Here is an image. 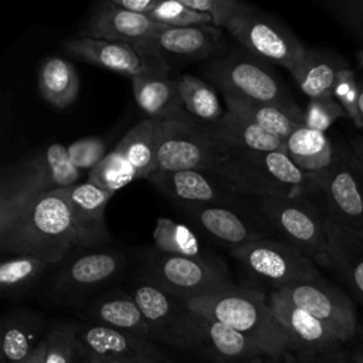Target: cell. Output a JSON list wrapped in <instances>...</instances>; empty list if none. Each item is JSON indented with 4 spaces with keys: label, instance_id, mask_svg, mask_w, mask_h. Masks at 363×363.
<instances>
[{
    "label": "cell",
    "instance_id": "37",
    "mask_svg": "<svg viewBox=\"0 0 363 363\" xmlns=\"http://www.w3.org/2000/svg\"><path fill=\"white\" fill-rule=\"evenodd\" d=\"M136 179V172L130 163L118 149H113L91 172H88L86 180L113 196L119 189Z\"/></svg>",
    "mask_w": 363,
    "mask_h": 363
},
{
    "label": "cell",
    "instance_id": "19",
    "mask_svg": "<svg viewBox=\"0 0 363 363\" xmlns=\"http://www.w3.org/2000/svg\"><path fill=\"white\" fill-rule=\"evenodd\" d=\"M138 106L153 121H179L190 116L183 105L177 82L169 75L166 61H157L146 72L130 78Z\"/></svg>",
    "mask_w": 363,
    "mask_h": 363
},
{
    "label": "cell",
    "instance_id": "26",
    "mask_svg": "<svg viewBox=\"0 0 363 363\" xmlns=\"http://www.w3.org/2000/svg\"><path fill=\"white\" fill-rule=\"evenodd\" d=\"M208 132L220 143L254 152H281L286 153V140L231 113L225 112L224 116L211 123L206 125ZM288 155V153H286Z\"/></svg>",
    "mask_w": 363,
    "mask_h": 363
},
{
    "label": "cell",
    "instance_id": "50",
    "mask_svg": "<svg viewBox=\"0 0 363 363\" xmlns=\"http://www.w3.org/2000/svg\"><path fill=\"white\" fill-rule=\"evenodd\" d=\"M357 108H359V115L363 123V84H359V99H357Z\"/></svg>",
    "mask_w": 363,
    "mask_h": 363
},
{
    "label": "cell",
    "instance_id": "4",
    "mask_svg": "<svg viewBox=\"0 0 363 363\" xmlns=\"http://www.w3.org/2000/svg\"><path fill=\"white\" fill-rule=\"evenodd\" d=\"M126 264L125 254L113 248H75L57 264L44 289L45 299L55 306L78 305L115 281Z\"/></svg>",
    "mask_w": 363,
    "mask_h": 363
},
{
    "label": "cell",
    "instance_id": "12",
    "mask_svg": "<svg viewBox=\"0 0 363 363\" xmlns=\"http://www.w3.org/2000/svg\"><path fill=\"white\" fill-rule=\"evenodd\" d=\"M275 292L323 322L342 343L356 335L357 318L350 298L320 277L275 289Z\"/></svg>",
    "mask_w": 363,
    "mask_h": 363
},
{
    "label": "cell",
    "instance_id": "18",
    "mask_svg": "<svg viewBox=\"0 0 363 363\" xmlns=\"http://www.w3.org/2000/svg\"><path fill=\"white\" fill-rule=\"evenodd\" d=\"M69 206L77 248H96L111 240L105 221V210L111 193L86 182L62 189Z\"/></svg>",
    "mask_w": 363,
    "mask_h": 363
},
{
    "label": "cell",
    "instance_id": "29",
    "mask_svg": "<svg viewBox=\"0 0 363 363\" xmlns=\"http://www.w3.org/2000/svg\"><path fill=\"white\" fill-rule=\"evenodd\" d=\"M336 147L325 132L299 126L286 138V153L303 172L323 174L335 159Z\"/></svg>",
    "mask_w": 363,
    "mask_h": 363
},
{
    "label": "cell",
    "instance_id": "16",
    "mask_svg": "<svg viewBox=\"0 0 363 363\" xmlns=\"http://www.w3.org/2000/svg\"><path fill=\"white\" fill-rule=\"evenodd\" d=\"M77 343L82 359L115 357L130 363H157L164 357L146 337L86 322L78 325Z\"/></svg>",
    "mask_w": 363,
    "mask_h": 363
},
{
    "label": "cell",
    "instance_id": "46",
    "mask_svg": "<svg viewBox=\"0 0 363 363\" xmlns=\"http://www.w3.org/2000/svg\"><path fill=\"white\" fill-rule=\"evenodd\" d=\"M111 1L126 11L143 14V16H149L156 7V4L159 3V0H111Z\"/></svg>",
    "mask_w": 363,
    "mask_h": 363
},
{
    "label": "cell",
    "instance_id": "11",
    "mask_svg": "<svg viewBox=\"0 0 363 363\" xmlns=\"http://www.w3.org/2000/svg\"><path fill=\"white\" fill-rule=\"evenodd\" d=\"M230 254L247 275L272 286V291L320 277L311 258L282 240L267 237Z\"/></svg>",
    "mask_w": 363,
    "mask_h": 363
},
{
    "label": "cell",
    "instance_id": "52",
    "mask_svg": "<svg viewBox=\"0 0 363 363\" xmlns=\"http://www.w3.org/2000/svg\"><path fill=\"white\" fill-rule=\"evenodd\" d=\"M241 363H279V362H277V360L267 362V360H264V359L259 356V357H254V359H250V360H245V362H241Z\"/></svg>",
    "mask_w": 363,
    "mask_h": 363
},
{
    "label": "cell",
    "instance_id": "22",
    "mask_svg": "<svg viewBox=\"0 0 363 363\" xmlns=\"http://www.w3.org/2000/svg\"><path fill=\"white\" fill-rule=\"evenodd\" d=\"M86 323L108 326L140 337L152 339V330L130 292L111 291L95 296L82 312Z\"/></svg>",
    "mask_w": 363,
    "mask_h": 363
},
{
    "label": "cell",
    "instance_id": "23",
    "mask_svg": "<svg viewBox=\"0 0 363 363\" xmlns=\"http://www.w3.org/2000/svg\"><path fill=\"white\" fill-rule=\"evenodd\" d=\"M330 267L363 303V231L345 228L325 217Z\"/></svg>",
    "mask_w": 363,
    "mask_h": 363
},
{
    "label": "cell",
    "instance_id": "44",
    "mask_svg": "<svg viewBox=\"0 0 363 363\" xmlns=\"http://www.w3.org/2000/svg\"><path fill=\"white\" fill-rule=\"evenodd\" d=\"M184 6L199 13L207 14L213 20V26L217 28L225 27L230 18L245 7V3L238 0H182Z\"/></svg>",
    "mask_w": 363,
    "mask_h": 363
},
{
    "label": "cell",
    "instance_id": "45",
    "mask_svg": "<svg viewBox=\"0 0 363 363\" xmlns=\"http://www.w3.org/2000/svg\"><path fill=\"white\" fill-rule=\"evenodd\" d=\"M301 363H354V362H353L352 356H347L342 350V346H337V347L325 350V352H322L305 362H301Z\"/></svg>",
    "mask_w": 363,
    "mask_h": 363
},
{
    "label": "cell",
    "instance_id": "40",
    "mask_svg": "<svg viewBox=\"0 0 363 363\" xmlns=\"http://www.w3.org/2000/svg\"><path fill=\"white\" fill-rule=\"evenodd\" d=\"M303 112V126L320 132H325L339 118L347 116L342 105L333 96L309 99V104Z\"/></svg>",
    "mask_w": 363,
    "mask_h": 363
},
{
    "label": "cell",
    "instance_id": "41",
    "mask_svg": "<svg viewBox=\"0 0 363 363\" xmlns=\"http://www.w3.org/2000/svg\"><path fill=\"white\" fill-rule=\"evenodd\" d=\"M333 98L342 105L346 115L356 123V126L363 128L357 108L359 84L354 78V71L349 67V64L337 75V81L333 89Z\"/></svg>",
    "mask_w": 363,
    "mask_h": 363
},
{
    "label": "cell",
    "instance_id": "1",
    "mask_svg": "<svg viewBox=\"0 0 363 363\" xmlns=\"http://www.w3.org/2000/svg\"><path fill=\"white\" fill-rule=\"evenodd\" d=\"M184 302L193 312L244 335L271 360L279 362L292 353L291 339L275 318L268 298L258 289L233 285Z\"/></svg>",
    "mask_w": 363,
    "mask_h": 363
},
{
    "label": "cell",
    "instance_id": "6",
    "mask_svg": "<svg viewBox=\"0 0 363 363\" xmlns=\"http://www.w3.org/2000/svg\"><path fill=\"white\" fill-rule=\"evenodd\" d=\"M224 152L225 146L194 118L156 121V170L159 172H218Z\"/></svg>",
    "mask_w": 363,
    "mask_h": 363
},
{
    "label": "cell",
    "instance_id": "14",
    "mask_svg": "<svg viewBox=\"0 0 363 363\" xmlns=\"http://www.w3.org/2000/svg\"><path fill=\"white\" fill-rule=\"evenodd\" d=\"M167 28L149 16L126 11L111 0L101 1L88 16L79 37L98 38L105 41L125 43L133 47L142 57H153V37Z\"/></svg>",
    "mask_w": 363,
    "mask_h": 363
},
{
    "label": "cell",
    "instance_id": "9",
    "mask_svg": "<svg viewBox=\"0 0 363 363\" xmlns=\"http://www.w3.org/2000/svg\"><path fill=\"white\" fill-rule=\"evenodd\" d=\"M129 292L139 305L153 340L180 349H201L200 315L193 312L183 299L138 275Z\"/></svg>",
    "mask_w": 363,
    "mask_h": 363
},
{
    "label": "cell",
    "instance_id": "21",
    "mask_svg": "<svg viewBox=\"0 0 363 363\" xmlns=\"http://www.w3.org/2000/svg\"><path fill=\"white\" fill-rule=\"evenodd\" d=\"M64 51L79 61L126 75L129 78L146 72L157 61H164L145 58L133 47L125 43L105 41L89 37L67 40L64 43Z\"/></svg>",
    "mask_w": 363,
    "mask_h": 363
},
{
    "label": "cell",
    "instance_id": "47",
    "mask_svg": "<svg viewBox=\"0 0 363 363\" xmlns=\"http://www.w3.org/2000/svg\"><path fill=\"white\" fill-rule=\"evenodd\" d=\"M352 152H353V156H354V160L357 163V167L363 176V139H354L352 142V146H350Z\"/></svg>",
    "mask_w": 363,
    "mask_h": 363
},
{
    "label": "cell",
    "instance_id": "42",
    "mask_svg": "<svg viewBox=\"0 0 363 363\" xmlns=\"http://www.w3.org/2000/svg\"><path fill=\"white\" fill-rule=\"evenodd\" d=\"M68 156L74 166L79 170L91 172L108 153L101 138L86 136L75 140L68 147Z\"/></svg>",
    "mask_w": 363,
    "mask_h": 363
},
{
    "label": "cell",
    "instance_id": "28",
    "mask_svg": "<svg viewBox=\"0 0 363 363\" xmlns=\"http://www.w3.org/2000/svg\"><path fill=\"white\" fill-rule=\"evenodd\" d=\"M201 349L220 362H245L264 356L262 352L244 335L228 325L201 316Z\"/></svg>",
    "mask_w": 363,
    "mask_h": 363
},
{
    "label": "cell",
    "instance_id": "51",
    "mask_svg": "<svg viewBox=\"0 0 363 363\" xmlns=\"http://www.w3.org/2000/svg\"><path fill=\"white\" fill-rule=\"evenodd\" d=\"M356 62H357V69H363V48H360L356 52Z\"/></svg>",
    "mask_w": 363,
    "mask_h": 363
},
{
    "label": "cell",
    "instance_id": "38",
    "mask_svg": "<svg viewBox=\"0 0 363 363\" xmlns=\"http://www.w3.org/2000/svg\"><path fill=\"white\" fill-rule=\"evenodd\" d=\"M78 323L54 322L44 335V363H79L77 343Z\"/></svg>",
    "mask_w": 363,
    "mask_h": 363
},
{
    "label": "cell",
    "instance_id": "31",
    "mask_svg": "<svg viewBox=\"0 0 363 363\" xmlns=\"http://www.w3.org/2000/svg\"><path fill=\"white\" fill-rule=\"evenodd\" d=\"M55 267L33 255H14L0 265V291L3 298L16 301L26 296Z\"/></svg>",
    "mask_w": 363,
    "mask_h": 363
},
{
    "label": "cell",
    "instance_id": "54",
    "mask_svg": "<svg viewBox=\"0 0 363 363\" xmlns=\"http://www.w3.org/2000/svg\"><path fill=\"white\" fill-rule=\"evenodd\" d=\"M157 363H173V362H170V360H167L166 357H163V359H160Z\"/></svg>",
    "mask_w": 363,
    "mask_h": 363
},
{
    "label": "cell",
    "instance_id": "39",
    "mask_svg": "<svg viewBox=\"0 0 363 363\" xmlns=\"http://www.w3.org/2000/svg\"><path fill=\"white\" fill-rule=\"evenodd\" d=\"M149 17L166 27L173 28L213 26L210 16L191 10L190 7L184 6L182 0H159Z\"/></svg>",
    "mask_w": 363,
    "mask_h": 363
},
{
    "label": "cell",
    "instance_id": "7",
    "mask_svg": "<svg viewBox=\"0 0 363 363\" xmlns=\"http://www.w3.org/2000/svg\"><path fill=\"white\" fill-rule=\"evenodd\" d=\"M138 277L183 301L235 285L225 267L213 259L169 255L156 250L145 257Z\"/></svg>",
    "mask_w": 363,
    "mask_h": 363
},
{
    "label": "cell",
    "instance_id": "36",
    "mask_svg": "<svg viewBox=\"0 0 363 363\" xmlns=\"http://www.w3.org/2000/svg\"><path fill=\"white\" fill-rule=\"evenodd\" d=\"M155 250L169 255L207 258L194 233L184 224L176 223L167 217H159L153 230Z\"/></svg>",
    "mask_w": 363,
    "mask_h": 363
},
{
    "label": "cell",
    "instance_id": "17",
    "mask_svg": "<svg viewBox=\"0 0 363 363\" xmlns=\"http://www.w3.org/2000/svg\"><path fill=\"white\" fill-rule=\"evenodd\" d=\"M268 303L291 339L292 352L299 362L342 345L340 339L323 322L291 303L275 291L269 292Z\"/></svg>",
    "mask_w": 363,
    "mask_h": 363
},
{
    "label": "cell",
    "instance_id": "10",
    "mask_svg": "<svg viewBox=\"0 0 363 363\" xmlns=\"http://www.w3.org/2000/svg\"><path fill=\"white\" fill-rule=\"evenodd\" d=\"M224 28L248 54L278 64L289 72L298 67L308 50L288 27L248 4Z\"/></svg>",
    "mask_w": 363,
    "mask_h": 363
},
{
    "label": "cell",
    "instance_id": "15",
    "mask_svg": "<svg viewBox=\"0 0 363 363\" xmlns=\"http://www.w3.org/2000/svg\"><path fill=\"white\" fill-rule=\"evenodd\" d=\"M146 180L180 207L231 204L242 197V193L231 180L213 170H156Z\"/></svg>",
    "mask_w": 363,
    "mask_h": 363
},
{
    "label": "cell",
    "instance_id": "43",
    "mask_svg": "<svg viewBox=\"0 0 363 363\" xmlns=\"http://www.w3.org/2000/svg\"><path fill=\"white\" fill-rule=\"evenodd\" d=\"M323 6L337 23L363 41V0H330Z\"/></svg>",
    "mask_w": 363,
    "mask_h": 363
},
{
    "label": "cell",
    "instance_id": "49",
    "mask_svg": "<svg viewBox=\"0 0 363 363\" xmlns=\"http://www.w3.org/2000/svg\"><path fill=\"white\" fill-rule=\"evenodd\" d=\"M84 363H130L123 359H115V357H98V359H82Z\"/></svg>",
    "mask_w": 363,
    "mask_h": 363
},
{
    "label": "cell",
    "instance_id": "35",
    "mask_svg": "<svg viewBox=\"0 0 363 363\" xmlns=\"http://www.w3.org/2000/svg\"><path fill=\"white\" fill-rule=\"evenodd\" d=\"M176 82L186 112L196 121L204 125H211L224 116L225 112H223L214 88L206 81L184 74L176 78Z\"/></svg>",
    "mask_w": 363,
    "mask_h": 363
},
{
    "label": "cell",
    "instance_id": "8",
    "mask_svg": "<svg viewBox=\"0 0 363 363\" xmlns=\"http://www.w3.org/2000/svg\"><path fill=\"white\" fill-rule=\"evenodd\" d=\"M257 210L262 223L282 241L323 267H330L325 216L303 199H258Z\"/></svg>",
    "mask_w": 363,
    "mask_h": 363
},
{
    "label": "cell",
    "instance_id": "25",
    "mask_svg": "<svg viewBox=\"0 0 363 363\" xmlns=\"http://www.w3.org/2000/svg\"><path fill=\"white\" fill-rule=\"evenodd\" d=\"M47 332L44 318L30 309L9 311L1 320V363H23L28 359Z\"/></svg>",
    "mask_w": 363,
    "mask_h": 363
},
{
    "label": "cell",
    "instance_id": "20",
    "mask_svg": "<svg viewBox=\"0 0 363 363\" xmlns=\"http://www.w3.org/2000/svg\"><path fill=\"white\" fill-rule=\"evenodd\" d=\"M182 210L213 240L228 247L230 251L267 238L265 228L235 211L233 204L183 206Z\"/></svg>",
    "mask_w": 363,
    "mask_h": 363
},
{
    "label": "cell",
    "instance_id": "32",
    "mask_svg": "<svg viewBox=\"0 0 363 363\" xmlns=\"http://www.w3.org/2000/svg\"><path fill=\"white\" fill-rule=\"evenodd\" d=\"M135 169L138 179H147L156 170V121L145 119L133 126L116 145Z\"/></svg>",
    "mask_w": 363,
    "mask_h": 363
},
{
    "label": "cell",
    "instance_id": "27",
    "mask_svg": "<svg viewBox=\"0 0 363 363\" xmlns=\"http://www.w3.org/2000/svg\"><path fill=\"white\" fill-rule=\"evenodd\" d=\"M346 65L339 55L308 48L302 61L289 74L309 99L332 98L337 75Z\"/></svg>",
    "mask_w": 363,
    "mask_h": 363
},
{
    "label": "cell",
    "instance_id": "33",
    "mask_svg": "<svg viewBox=\"0 0 363 363\" xmlns=\"http://www.w3.org/2000/svg\"><path fill=\"white\" fill-rule=\"evenodd\" d=\"M224 101L227 105V111L285 139L298 129L299 125L295 119H292L282 109L261 102H252L230 95H224Z\"/></svg>",
    "mask_w": 363,
    "mask_h": 363
},
{
    "label": "cell",
    "instance_id": "5",
    "mask_svg": "<svg viewBox=\"0 0 363 363\" xmlns=\"http://www.w3.org/2000/svg\"><path fill=\"white\" fill-rule=\"evenodd\" d=\"M206 75L223 95L274 105L303 126L305 112L259 58L241 52L220 57L207 65Z\"/></svg>",
    "mask_w": 363,
    "mask_h": 363
},
{
    "label": "cell",
    "instance_id": "2",
    "mask_svg": "<svg viewBox=\"0 0 363 363\" xmlns=\"http://www.w3.org/2000/svg\"><path fill=\"white\" fill-rule=\"evenodd\" d=\"M0 248L60 264L77 248L69 206L62 189L38 196L18 220L0 234Z\"/></svg>",
    "mask_w": 363,
    "mask_h": 363
},
{
    "label": "cell",
    "instance_id": "13",
    "mask_svg": "<svg viewBox=\"0 0 363 363\" xmlns=\"http://www.w3.org/2000/svg\"><path fill=\"white\" fill-rule=\"evenodd\" d=\"M322 191L326 217L340 227L363 231V176L350 147H336L335 159L322 177Z\"/></svg>",
    "mask_w": 363,
    "mask_h": 363
},
{
    "label": "cell",
    "instance_id": "48",
    "mask_svg": "<svg viewBox=\"0 0 363 363\" xmlns=\"http://www.w3.org/2000/svg\"><path fill=\"white\" fill-rule=\"evenodd\" d=\"M44 353H45V345H44V337L41 343L37 346V349L33 352V354L26 359L23 363H44Z\"/></svg>",
    "mask_w": 363,
    "mask_h": 363
},
{
    "label": "cell",
    "instance_id": "55",
    "mask_svg": "<svg viewBox=\"0 0 363 363\" xmlns=\"http://www.w3.org/2000/svg\"><path fill=\"white\" fill-rule=\"evenodd\" d=\"M79 363H84V360H82V357H81V360H79Z\"/></svg>",
    "mask_w": 363,
    "mask_h": 363
},
{
    "label": "cell",
    "instance_id": "30",
    "mask_svg": "<svg viewBox=\"0 0 363 363\" xmlns=\"http://www.w3.org/2000/svg\"><path fill=\"white\" fill-rule=\"evenodd\" d=\"M41 96L55 108H67L75 102L79 92V77L75 67L65 58H47L38 72Z\"/></svg>",
    "mask_w": 363,
    "mask_h": 363
},
{
    "label": "cell",
    "instance_id": "24",
    "mask_svg": "<svg viewBox=\"0 0 363 363\" xmlns=\"http://www.w3.org/2000/svg\"><path fill=\"white\" fill-rule=\"evenodd\" d=\"M221 41V28L214 26L167 27L153 37L152 51L157 60H164V54L180 60H204L218 52Z\"/></svg>",
    "mask_w": 363,
    "mask_h": 363
},
{
    "label": "cell",
    "instance_id": "56",
    "mask_svg": "<svg viewBox=\"0 0 363 363\" xmlns=\"http://www.w3.org/2000/svg\"><path fill=\"white\" fill-rule=\"evenodd\" d=\"M362 342H363V335H362Z\"/></svg>",
    "mask_w": 363,
    "mask_h": 363
},
{
    "label": "cell",
    "instance_id": "3",
    "mask_svg": "<svg viewBox=\"0 0 363 363\" xmlns=\"http://www.w3.org/2000/svg\"><path fill=\"white\" fill-rule=\"evenodd\" d=\"M217 173L231 180L242 196L257 199H302L305 193L322 190L323 177V174L303 172L286 153L241 150L228 146Z\"/></svg>",
    "mask_w": 363,
    "mask_h": 363
},
{
    "label": "cell",
    "instance_id": "53",
    "mask_svg": "<svg viewBox=\"0 0 363 363\" xmlns=\"http://www.w3.org/2000/svg\"><path fill=\"white\" fill-rule=\"evenodd\" d=\"M352 359L354 363H363V350L352 353Z\"/></svg>",
    "mask_w": 363,
    "mask_h": 363
},
{
    "label": "cell",
    "instance_id": "34",
    "mask_svg": "<svg viewBox=\"0 0 363 363\" xmlns=\"http://www.w3.org/2000/svg\"><path fill=\"white\" fill-rule=\"evenodd\" d=\"M50 191L67 189L79 183L81 170L74 166L65 146L52 143L28 159Z\"/></svg>",
    "mask_w": 363,
    "mask_h": 363
}]
</instances>
